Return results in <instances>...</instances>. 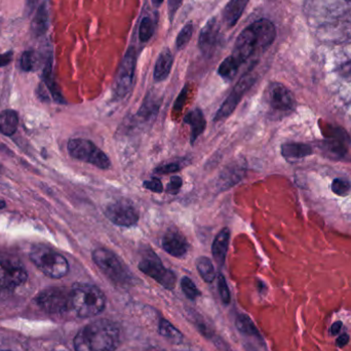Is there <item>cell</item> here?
Masks as SVG:
<instances>
[{"mask_svg": "<svg viewBox=\"0 0 351 351\" xmlns=\"http://www.w3.org/2000/svg\"><path fill=\"white\" fill-rule=\"evenodd\" d=\"M276 36V29L274 23L267 19H260L239 35L231 56L243 65L258 51L271 45Z\"/></svg>", "mask_w": 351, "mask_h": 351, "instance_id": "1", "label": "cell"}, {"mask_svg": "<svg viewBox=\"0 0 351 351\" xmlns=\"http://www.w3.org/2000/svg\"><path fill=\"white\" fill-rule=\"evenodd\" d=\"M119 326L108 319H100L84 326L74 338L75 351H115L119 346Z\"/></svg>", "mask_w": 351, "mask_h": 351, "instance_id": "2", "label": "cell"}, {"mask_svg": "<svg viewBox=\"0 0 351 351\" xmlns=\"http://www.w3.org/2000/svg\"><path fill=\"white\" fill-rule=\"evenodd\" d=\"M70 299L71 311L82 319L97 317L106 305L104 293L93 285H76L72 288Z\"/></svg>", "mask_w": 351, "mask_h": 351, "instance_id": "3", "label": "cell"}, {"mask_svg": "<svg viewBox=\"0 0 351 351\" xmlns=\"http://www.w3.org/2000/svg\"><path fill=\"white\" fill-rule=\"evenodd\" d=\"M30 259L43 274L51 278H64L69 271V264L66 258L45 245L33 247Z\"/></svg>", "mask_w": 351, "mask_h": 351, "instance_id": "4", "label": "cell"}, {"mask_svg": "<svg viewBox=\"0 0 351 351\" xmlns=\"http://www.w3.org/2000/svg\"><path fill=\"white\" fill-rule=\"evenodd\" d=\"M92 256L93 261L99 269L115 284L128 286L132 282L131 272L110 250L97 249L93 252Z\"/></svg>", "mask_w": 351, "mask_h": 351, "instance_id": "5", "label": "cell"}, {"mask_svg": "<svg viewBox=\"0 0 351 351\" xmlns=\"http://www.w3.org/2000/svg\"><path fill=\"white\" fill-rule=\"evenodd\" d=\"M68 152L71 158L93 165L101 170H108L111 166L108 156L97 147L92 141L82 138L71 139L68 142Z\"/></svg>", "mask_w": 351, "mask_h": 351, "instance_id": "6", "label": "cell"}, {"mask_svg": "<svg viewBox=\"0 0 351 351\" xmlns=\"http://www.w3.org/2000/svg\"><path fill=\"white\" fill-rule=\"evenodd\" d=\"M28 278L26 268L16 256L0 253V290H14Z\"/></svg>", "mask_w": 351, "mask_h": 351, "instance_id": "7", "label": "cell"}, {"mask_svg": "<svg viewBox=\"0 0 351 351\" xmlns=\"http://www.w3.org/2000/svg\"><path fill=\"white\" fill-rule=\"evenodd\" d=\"M265 103L268 110L276 117L290 114L295 109L293 93L280 82H271L265 90Z\"/></svg>", "mask_w": 351, "mask_h": 351, "instance_id": "8", "label": "cell"}, {"mask_svg": "<svg viewBox=\"0 0 351 351\" xmlns=\"http://www.w3.org/2000/svg\"><path fill=\"white\" fill-rule=\"evenodd\" d=\"M136 64H137V51L134 47H130L125 51V57L121 60L113 84V93L117 98H123L129 94L134 84Z\"/></svg>", "mask_w": 351, "mask_h": 351, "instance_id": "9", "label": "cell"}, {"mask_svg": "<svg viewBox=\"0 0 351 351\" xmlns=\"http://www.w3.org/2000/svg\"><path fill=\"white\" fill-rule=\"evenodd\" d=\"M71 290L65 288H49L39 293L36 303L49 313H64L71 311Z\"/></svg>", "mask_w": 351, "mask_h": 351, "instance_id": "10", "label": "cell"}, {"mask_svg": "<svg viewBox=\"0 0 351 351\" xmlns=\"http://www.w3.org/2000/svg\"><path fill=\"white\" fill-rule=\"evenodd\" d=\"M139 269L149 278H154L158 284L162 285L165 289L173 290L176 285V276L172 270L167 269L162 265L160 258L150 252L139 263Z\"/></svg>", "mask_w": 351, "mask_h": 351, "instance_id": "11", "label": "cell"}, {"mask_svg": "<svg viewBox=\"0 0 351 351\" xmlns=\"http://www.w3.org/2000/svg\"><path fill=\"white\" fill-rule=\"evenodd\" d=\"M105 215L117 226L132 227L139 221V210L129 200H117L106 206Z\"/></svg>", "mask_w": 351, "mask_h": 351, "instance_id": "12", "label": "cell"}, {"mask_svg": "<svg viewBox=\"0 0 351 351\" xmlns=\"http://www.w3.org/2000/svg\"><path fill=\"white\" fill-rule=\"evenodd\" d=\"M254 82H255V77L251 73L245 74L241 80H239L232 92L230 93L226 100L224 101L218 112L215 115V121H221V119H226L228 117L233 111L237 108V105L241 102L243 97L245 96V93L252 88Z\"/></svg>", "mask_w": 351, "mask_h": 351, "instance_id": "13", "label": "cell"}, {"mask_svg": "<svg viewBox=\"0 0 351 351\" xmlns=\"http://www.w3.org/2000/svg\"><path fill=\"white\" fill-rule=\"evenodd\" d=\"M221 40V28L216 18L210 19L200 31L198 47L206 57H210L216 51Z\"/></svg>", "mask_w": 351, "mask_h": 351, "instance_id": "14", "label": "cell"}, {"mask_svg": "<svg viewBox=\"0 0 351 351\" xmlns=\"http://www.w3.org/2000/svg\"><path fill=\"white\" fill-rule=\"evenodd\" d=\"M162 247L167 253L176 258H181L188 251V243L185 237L175 228L169 229L162 239Z\"/></svg>", "mask_w": 351, "mask_h": 351, "instance_id": "15", "label": "cell"}, {"mask_svg": "<svg viewBox=\"0 0 351 351\" xmlns=\"http://www.w3.org/2000/svg\"><path fill=\"white\" fill-rule=\"evenodd\" d=\"M229 241H230V230L228 228H223L213 241V257L220 267L224 265L225 260H226Z\"/></svg>", "mask_w": 351, "mask_h": 351, "instance_id": "16", "label": "cell"}, {"mask_svg": "<svg viewBox=\"0 0 351 351\" xmlns=\"http://www.w3.org/2000/svg\"><path fill=\"white\" fill-rule=\"evenodd\" d=\"M250 0H230L223 10V21L228 27L237 24Z\"/></svg>", "mask_w": 351, "mask_h": 351, "instance_id": "17", "label": "cell"}, {"mask_svg": "<svg viewBox=\"0 0 351 351\" xmlns=\"http://www.w3.org/2000/svg\"><path fill=\"white\" fill-rule=\"evenodd\" d=\"M173 63H174V57H173L172 51L169 49H165L158 56L156 67H154V80L158 82L166 80L170 75Z\"/></svg>", "mask_w": 351, "mask_h": 351, "instance_id": "18", "label": "cell"}, {"mask_svg": "<svg viewBox=\"0 0 351 351\" xmlns=\"http://www.w3.org/2000/svg\"><path fill=\"white\" fill-rule=\"evenodd\" d=\"M184 123H187L191 128V136H190V142L194 144L197 138L204 133L206 130V121L204 119V113L200 109H194L190 111L185 117Z\"/></svg>", "mask_w": 351, "mask_h": 351, "instance_id": "19", "label": "cell"}, {"mask_svg": "<svg viewBox=\"0 0 351 351\" xmlns=\"http://www.w3.org/2000/svg\"><path fill=\"white\" fill-rule=\"evenodd\" d=\"M313 154V148L308 144L285 143L282 145V156L288 162L303 160Z\"/></svg>", "mask_w": 351, "mask_h": 351, "instance_id": "20", "label": "cell"}, {"mask_svg": "<svg viewBox=\"0 0 351 351\" xmlns=\"http://www.w3.org/2000/svg\"><path fill=\"white\" fill-rule=\"evenodd\" d=\"M18 113L14 110H4L0 113V133L4 136L14 135L18 129Z\"/></svg>", "mask_w": 351, "mask_h": 351, "instance_id": "21", "label": "cell"}, {"mask_svg": "<svg viewBox=\"0 0 351 351\" xmlns=\"http://www.w3.org/2000/svg\"><path fill=\"white\" fill-rule=\"evenodd\" d=\"M49 28V14H47V4L43 2L37 10L31 25V30L35 36H41L47 32Z\"/></svg>", "mask_w": 351, "mask_h": 351, "instance_id": "22", "label": "cell"}, {"mask_svg": "<svg viewBox=\"0 0 351 351\" xmlns=\"http://www.w3.org/2000/svg\"><path fill=\"white\" fill-rule=\"evenodd\" d=\"M239 67H241V64L230 55L219 66V75L226 82H231L237 76Z\"/></svg>", "mask_w": 351, "mask_h": 351, "instance_id": "23", "label": "cell"}, {"mask_svg": "<svg viewBox=\"0 0 351 351\" xmlns=\"http://www.w3.org/2000/svg\"><path fill=\"white\" fill-rule=\"evenodd\" d=\"M158 333L172 343L180 344L183 341V335L181 332L166 319H160Z\"/></svg>", "mask_w": 351, "mask_h": 351, "instance_id": "24", "label": "cell"}, {"mask_svg": "<svg viewBox=\"0 0 351 351\" xmlns=\"http://www.w3.org/2000/svg\"><path fill=\"white\" fill-rule=\"evenodd\" d=\"M196 268L202 280L206 282H213L216 278V271L212 261L208 257H199L196 260Z\"/></svg>", "mask_w": 351, "mask_h": 351, "instance_id": "25", "label": "cell"}, {"mask_svg": "<svg viewBox=\"0 0 351 351\" xmlns=\"http://www.w3.org/2000/svg\"><path fill=\"white\" fill-rule=\"evenodd\" d=\"M235 325H237V330H239L241 333L261 339L259 331H258L256 326L254 325L253 321H252L247 315H239V317H237V321H235Z\"/></svg>", "mask_w": 351, "mask_h": 351, "instance_id": "26", "label": "cell"}, {"mask_svg": "<svg viewBox=\"0 0 351 351\" xmlns=\"http://www.w3.org/2000/svg\"><path fill=\"white\" fill-rule=\"evenodd\" d=\"M154 30H156V27H154L152 19L149 18V16H144L139 27L140 41L143 43H148L152 39V37L154 36Z\"/></svg>", "mask_w": 351, "mask_h": 351, "instance_id": "27", "label": "cell"}, {"mask_svg": "<svg viewBox=\"0 0 351 351\" xmlns=\"http://www.w3.org/2000/svg\"><path fill=\"white\" fill-rule=\"evenodd\" d=\"M331 190L336 195L344 197V196H348L350 193L351 183L344 178H336L332 182Z\"/></svg>", "mask_w": 351, "mask_h": 351, "instance_id": "28", "label": "cell"}, {"mask_svg": "<svg viewBox=\"0 0 351 351\" xmlns=\"http://www.w3.org/2000/svg\"><path fill=\"white\" fill-rule=\"evenodd\" d=\"M181 287L184 294H185V296L187 297L188 299H190V300H195V299H197L198 297L202 295V293L198 290L195 284H194L189 278H187V276L182 278Z\"/></svg>", "mask_w": 351, "mask_h": 351, "instance_id": "29", "label": "cell"}, {"mask_svg": "<svg viewBox=\"0 0 351 351\" xmlns=\"http://www.w3.org/2000/svg\"><path fill=\"white\" fill-rule=\"evenodd\" d=\"M192 34H193V24L191 22L186 24L183 28L180 31L178 34L177 39H176V45H177L178 49H181L182 47H185L190 39H191Z\"/></svg>", "mask_w": 351, "mask_h": 351, "instance_id": "30", "label": "cell"}, {"mask_svg": "<svg viewBox=\"0 0 351 351\" xmlns=\"http://www.w3.org/2000/svg\"><path fill=\"white\" fill-rule=\"evenodd\" d=\"M158 107H160L158 101L154 100L152 97H149V98L146 99L145 102L142 105L139 114L141 115V117H143L144 119H149L154 113L158 112Z\"/></svg>", "mask_w": 351, "mask_h": 351, "instance_id": "31", "label": "cell"}, {"mask_svg": "<svg viewBox=\"0 0 351 351\" xmlns=\"http://www.w3.org/2000/svg\"><path fill=\"white\" fill-rule=\"evenodd\" d=\"M218 289L223 303L224 304H229L231 301L230 291H229L228 285H227L226 280H225L223 274H219Z\"/></svg>", "mask_w": 351, "mask_h": 351, "instance_id": "32", "label": "cell"}, {"mask_svg": "<svg viewBox=\"0 0 351 351\" xmlns=\"http://www.w3.org/2000/svg\"><path fill=\"white\" fill-rule=\"evenodd\" d=\"M35 57L34 53L31 51H25L21 60V67L24 71H31L34 68Z\"/></svg>", "mask_w": 351, "mask_h": 351, "instance_id": "33", "label": "cell"}, {"mask_svg": "<svg viewBox=\"0 0 351 351\" xmlns=\"http://www.w3.org/2000/svg\"><path fill=\"white\" fill-rule=\"evenodd\" d=\"M144 187L150 191L156 192V193H162L164 190V186H162V181L158 178H152L150 180H146L143 183Z\"/></svg>", "mask_w": 351, "mask_h": 351, "instance_id": "34", "label": "cell"}, {"mask_svg": "<svg viewBox=\"0 0 351 351\" xmlns=\"http://www.w3.org/2000/svg\"><path fill=\"white\" fill-rule=\"evenodd\" d=\"M183 185V180L179 176H174L171 178L170 182H169L168 186H167V192L170 194L179 193L180 189Z\"/></svg>", "mask_w": 351, "mask_h": 351, "instance_id": "35", "label": "cell"}, {"mask_svg": "<svg viewBox=\"0 0 351 351\" xmlns=\"http://www.w3.org/2000/svg\"><path fill=\"white\" fill-rule=\"evenodd\" d=\"M180 170H181V166L176 164V162H172V164L158 167V169L154 170V173L158 175L174 174L176 172H179Z\"/></svg>", "mask_w": 351, "mask_h": 351, "instance_id": "36", "label": "cell"}, {"mask_svg": "<svg viewBox=\"0 0 351 351\" xmlns=\"http://www.w3.org/2000/svg\"><path fill=\"white\" fill-rule=\"evenodd\" d=\"M188 90H189V86H184L183 90H181L179 96H178L177 100H176L174 110L177 111V112H180L182 108H183L184 104H185L186 99H187L188 96Z\"/></svg>", "mask_w": 351, "mask_h": 351, "instance_id": "37", "label": "cell"}, {"mask_svg": "<svg viewBox=\"0 0 351 351\" xmlns=\"http://www.w3.org/2000/svg\"><path fill=\"white\" fill-rule=\"evenodd\" d=\"M183 0H169V16H170L171 22L174 19L176 12L179 10Z\"/></svg>", "mask_w": 351, "mask_h": 351, "instance_id": "38", "label": "cell"}, {"mask_svg": "<svg viewBox=\"0 0 351 351\" xmlns=\"http://www.w3.org/2000/svg\"><path fill=\"white\" fill-rule=\"evenodd\" d=\"M37 3H38V0H26V3H25V16H30L34 12Z\"/></svg>", "mask_w": 351, "mask_h": 351, "instance_id": "39", "label": "cell"}, {"mask_svg": "<svg viewBox=\"0 0 351 351\" xmlns=\"http://www.w3.org/2000/svg\"><path fill=\"white\" fill-rule=\"evenodd\" d=\"M12 59V51H8V53H2L0 55V68L4 67L10 63Z\"/></svg>", "mask_w": 351, "mask_h": 351, "instance_id": "40", "label": "cell"}, {"mask_svg": "<svg viewBox=\"0 0 351 351\" xmlns=\"http://www.w3.org/2000/svg\"><path fill=\"white\" fill-rule=\"evenodd\" d=\"M348 342H350V336H348V333H343L336 340V346H337L338 348H344Z\"/></svg>", "mask_w": 351, "mask_h": 351, "instance_id": "41", "label": "cell"}, {"mask_svg": "<svg viewBox=\"0 0 351 351\" xmlns=\"http://www.w3.org/2000/svg\"><path fill=\"white\" fill-rule=\"evenodd\" d=\"M342 325H343L342 322H336V323H334L333 325H332L331 329H330V333H331V335H338V334L340 333V331H341Z\"/></svg>", "mask_w": 351, "mask_h": 351, "instance_id": "42", "label": "cell"}, {"mask_svg": "<svg viewBox=\"0 0 351 351\" xmlns=\"http://www.w3.org/2000/svg\"><path fill=\"white\" fill-rule=\"evenodd\" d=\"M341 71L346 75H351V61L342 66Z\"/></svg>", "mask_w": 351, "mask_h": 351, "instance_id": "43", "label": "cell"}, {"mask_svg": "<svg viewBox=\"0 0 351 351\" xmlns=\"http://www.w3.org/2000/svg\"><path fill=\"white\" fill-rule=\"evenodd\" d=\"M152 2L156 8H160V6L164 3V0H152Z\"/></svg>", "mask_w": 351, "mask_h": 351, "instance_id": "44", "label": "cell"}, {"mask_svg": "<svg viewBox=\"0 0 351 351\" xmlns=\"http://www.w3.org/2000/svg\"><path fill=\"white\" fill-rule=\"evenodd\" d=\"M245 350H247V351H258L257 350H255V348H252V346H245Z\"/></svg>", "mask_w": 351, "mask_h": 351, "instance_id": "45", "label": "cell"}, {"mask_svg": "<svg viewBox=\"0 0 351 351\" xmlns=\"http://www.w3.org/2000/svg\"><path fill=\"white\" fill-rule=\"evenodd\" d=\"M4 206H5V202H4L3 200H0V210H2Z\"/></svg>", "mask_w": 351, "mask_h": 351, "instance_id": "46", "label": "cell"}, {"mask_svg": "<svg viewBox=\"0 0 351 351\" xmlns=\"http://www.w3.org/2000/svg\"><path fill=\"white\" fill-rule=\"evenodd\" d=\"M0 169H1V166H0Z\"/></svg>", "mask_w": 351, "mask_h": 351, "instance_id": "47", "label": "cell"}, {"mask_svg": "<svg viewBox=\"0 0 351 351\" xmlns=\"http://www.w3.org/2000/svg\"><path fill=\"white\" fill-rule=\"evenodd\" d=\"M4 351H10V350H4Z\"/></svg>", "mask_w": 351, "mask_h": 351, "instance_id": "48", "label": "cell"}]
</instances>
